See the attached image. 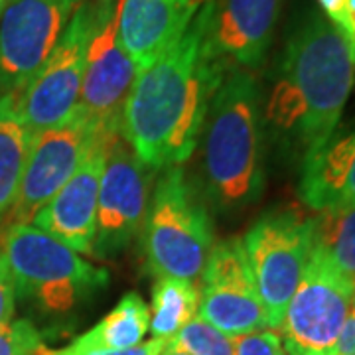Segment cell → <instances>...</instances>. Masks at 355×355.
<instances>
[{
  "label": "cell",
  "instance_id": "obj_23",
  "mask_svg": "<svg viewBox=\"0 0 355 355\" xmlns=\"http://www.w3.org/2000/svg\"><path fill=\"white\" fill-rule=\"evenodd\" d=\"M42 336L30 320H12L0 328V355H38Z\"/></svg>",
  "mask_w": 355,
  "mask_h": 355
},
{
  "label": "cell",
  "instance_id": "obj_26",
  "mask_svg": "<svg viewBox=\"0 0 355 355\" xmlns=\"http://www.w3.org/2000/svg\"><path fill=\"white\" fill-rule=\"evenodd\" d=\"M318 2L326 14V18L342 32L343 38L347 40L355 58V24L352 20V14L347 10V0H318Z\"/></svg>",
  "mask_w": 355,
  "mask_h": 355
},
{
  "label": "cell",
  "instance_id": "obj_13",
  "mask_svg": "<svg viewBox=\"0 0 355 355\" xmlns=\"http://www.w3.org/2000/svg\"><path fill=\"white\" fill-rule=\"evenodd\" d=\"M119 4V2H116ZM137 79V65L116 36V6L103 18L87 50L77 113L107 140L121 139L123 111Z\"/></svg>",
  "mask_w": 355,
  "mask_h": 355
},
{
  "label": "cell",
  "instance_id": "obj_29",
  "mask_svg": "<svg viewBox=\"0 0 355 355\" xmlns=\"http://www.w3.org/2000/svg\"><path fill=\"white\" fill-rule=\"evenodd\" d=\"M164 355H190V354H186L184 349H178V347H170V345H168V340H166Z\"/></svg>",
  "mask_w": 355,
  "mask_h": 355
},
{
  "label": "cell",
  "instance_id": "obj_16",
  "mask_svg": "<svg viewBox=\"0 0 355 355\" xmlns=\"http://www.w3.org/2000/svg\"><path fill=\"white\" fill-rule=\"evenodd\" d=\"M203 0H119L116 36L137 65H153L186 32Z\"/></svg>",
  "mask_w": 355,
  "mask_h": 355
},
{
  "label": "cell",
  "instance_id": "obj_12",
  "mask_svg": "<svg viewBox=\"0 0 355 355\" xmlns=\"http://www.w3.org/2000/svg\"><path fill=\"white\" fill-rule=\"evenodd\" d=\"M198 316L229 338L268 330L249 259L241 239L211 247L200 277Z\"/></svg>",
  "mask_w": 355,
  "mask_h": 355
},
{
  "label": "cell",
  "instance_id": "obj_24",
  "mask_svg": "<svg viewBox=\"0 0 355 355\" xmlns=\"http://www.w3.org/2000/svg\"><path fill=\"white\" fill-rule=\"evenodd\" d=\"M235 355H288L279 331L261 330L233 338Z\"/></svg>",
  "mask_w": 355,
  "mask_h": 355
},
{
  "label": "cell",
  "instance_id": "obj_3",
  "mask_svg": "<svg viewBox=\"0 0 355 355\" xmlns=\"http://www.w3.org/2000/svg\"><path fill=\"white\" fill-rule=\"evenodd\" d=\"M203 137L205 196L221 214L253 205L265 191L261 89L251 71L231 65L211 99Z\"/></svg>",
  "mask_w": 355,
  "mask_h": 355
},
{
  "label": "cell",
  "instance_id": "obj_8",
  "mask_svg": "<svg viewBox=\"0 0 355 355\" xmlns=\"http://www.w3.org/2000/svg\"><path fill=\"white\" fill-rule=\"evenodd\" d=\"M354 292L355 280L312 247L302 280L292 294L280 326L286 354L336 355Z\"/></svg>",
  "mask_w": 355,
  "mask_h": 355
},
{
  "label": "cell",
  "instance_id": "obj_30",
  "mask_svg": "<svg viewBox=\"0 0 355 355\" xmlns=\"http://www.w3.org/2000/svg\"><path fill=\"white\" fill-rule=\"evenodd\" d=\"M347 10L352 14V20H354L355 24V0H347Z\"/></svg>",
  "mask_w": 355,
  "mask_h": 355
},
{
  "label": "cell",
  "instance_id": "obj_19",
  "mask_svg": "<svg viewBox=\"0 0 355 355\" xmlns=\"http://www.w3.org/2000/svg\"><path fill=\"white\" fill-rule=\"evenodd\" d=\"M148 328L150 308L140 298V294L127 292L99 324H95L71 343L95 349H125L142 343Z\"/></svg>",
  "mask_w": 355,
  "mask_h": 355
},
{
  "label": "cell",
  "instance_id": "obj_15",
  "mask_svg": "<svg viewBox=\"0 0 355 355\" xmlns=\"http://www.w3.org/2000/svg\"><path fill=\"white\" fill-rule=\"evenodd\" d=\"M113 144H97L62 190L34 217V227L42 229L71 247L77 253H89L95 237L99 186Z\"/></svg>",
  "mask_w": 355,
  "mask_h": 355
},
{
  "label": "cell",
  "instance_id": "obj_2",
  "mask_svg": "<svg viewBox=\"0 0 355 355\" xmlns=\"http://www.w3.org/2000/svg\"><path fill=\"white\" fill-rule=\"evenodd\" d=\"M355 83V58L343 34L316 8L296 18L284 42L265 121L306 160L340 127Z\"/></svg>",
  "mask_w": 355,
  "mask_h": 355
},
{
  "label": "cell",
  "instance_id": "obj_4",
  "mask_svg": "<svg viewBox=\"0 0 355 355\" xmlns=\"http://www.w3.org/2000/svg\"><path fill=\"white\" fill-rule=\"evenodd\" d=\"M214 247L207 205L182 166L162 168L142 225V253L156 279L196 280Z\"/></svg>",
  "mask_w": 355,
  "mask_h": 355
},
{
  "label": "cell",
  "instance_id": "obj_25",
  "mask_svg": "<svg viewBox=\"0 0 355 355\" xmlns=\"http://www.w3.org/2000/svg\"><path fill=\"white\" fill-rule=\"evenodd\" d=\"M166 340L153 338L150 342H142L125 349H95V347H79L69 343L62 349H50L51 355H164Z\"/></svg>",
  "mask_w": 355,
  "mask_h": 355
},
{
  "label": "cell",
  "instance_id": "obj_32",
  "mask_svg": "<svg viewBox=\"0 0 355 355\" xmlns=\"http://www.w3.org/2000/svg\"><path fill=\"white\" fill-rule=\"evenodd\" d=\"M4 4H6V0H0V12H2V8H4Z\"/></svg>",
  "mask_w": 355,
  "mask_h": 355
},
{
  "label": "cell",
  "instance_id": "obj_5",
  "mask_svg": "<svg viewBox=\"0 0 355 355\" xmlns=\"http://www.w3.org/2000/svg\"><path fill=\"white\" fill-rule=\"evenodd\" d=\"M0 251L10 268L16 296L48 314H65L109 284V272L34 225L4 229Z\"/></svg>",
  "mask_w": 355,
  "mask_h": 355
},
{
  "label": "cell",
  "instance_id": "obj_1",
  "mask_svg": "<svg viewBox=\"0 0 355 355\" xmlns=\"http://www.w3.org/2000/svg\"><path fill=\"white\" fill-rule=\"evenodd\" d=\"M209 0L186 32L140 71L128 93L121 137L154 170L184 164L202 137L207 111L231 65L203 48Z\"/></svg>",
  "mask_w": 355,
  "mask_h": 355
},
{
  "label": "cell",
  "instance_id": "obj_22",
  "mask_svg": "<svg viewBox=\"0 0 355 355\" xmlns=\"http://www.w3.org/2000/svg\"><path fill=\"white\" fill-rule=\"evenodd\" d=\"M168 345L184 349L190 355H235L233 338L221 334L200 316L193 318L174 338H170Z\"/></svg>",
  "mask_w": 355,
  "mask_h": 355
},
{
  "label": "cell",
  "instance_id": "obj_11",
  "mask_svg": "<svg viewBox=\"0 0 355 355\" xmlns=\"http://www.w3.org/2000/svg\"><path fill=\"white\" fill-rule=\"evenodd\" d=\"M81 0H6L0 12V95L20 93L46 64Z\"/></svg>",
  "mask_w": 355,
  "mask_h": 355
},
{
  "label": "cell",
  "instance_id": "obj_10",
  "mask_svg": "<svg viewBox=\"0 0 355 355\" xmlns=\"http://www.w3.org/2000/svg\"><path fill=\"white\" fill-rule=\"evenodd\" d=\"M154 168L146 166L125 140H116L107 154L99 186L95 237L89 253L109 261L140 235L150 203Z\"/></svg>",
  "mask_w": 355,
  "mask_h": 355
},
{
  "label": "cell",
  "instance_id": "obj_7",
  "mask_svg": "<svg viewBox=\"0 0 355 355\" xmlns=\"http://www.w3.org/2000/svg\"><path fill=\"white\" fill-rule=\"evenodd\" d=\"M243 245L268 330L279 331L312 254L314 217L294 207L270 209L247 231Z\"/></svg>",
  "mask_w": 355,
  "mask_h": 355
},
{
  "label": "cell",
  "instance_id": "obj_14",
  "mask_svg": "<svg viewBox=\"0 0 355 355\" xmlns=\"http://www.w3.org/2000/svg\"><path fill=\"white\" fill-rule=\"evenodd\" d=\"M280 0H209L203 48L209 58L254 71L265 64Z\"/></svg>",
  "mask_w": 355,
  "mask_h": 355
},
{
  "label": "cell",
  "instance_id": "obj_27",
  "mask_svg": "<svg viewBox=\"0 0 355 355\" xmlns=\"http://www.w3.org/2000/svg\"><path fill=\"white\" fill-rule=\"evenodd\" d=\"M16 310V284H14L10 268L0 251V328L8 326L14 320Z\"/></svg>",
  "mask_w": 355,
  "mask_h": 355
},
{
  "label": "cell",
  "instance_id": "obj_6",
  "mask_svg": "<svg viewBox=\"0 0 355 355\" xmlns=\"http://www.w3.org/2000/svg\"><path fill=\"white\" fill-rule=\"evenodd\" d=\"M119 0H81L46 64L16 93V109L34 137L62 127L77 109L87 50L103 18Z\"/></svg>",
  "mask_w": 355,
  "mask_h": 355
},
{
  "label": "cell",
  "instance_id": "obj_28",
  "mask_svg": "<svg viewBox=\"0 0 355 355\" xmlns=\"http://www.w3.org/2000/svg\"><path fill=\"white\" fill-rule=\"evenodd\" d=\"M336 355H355V292L347 318L343 322L340 340L336 345Z\"/></svg>",
  "mask_w": 355,
  "mask_h": 355
},
{
  "label": "cell",
  "instance_id": "obj_21",
  "mask_svg": "<svg viewBox=\"0 0 355 355\" xmlns=\"http://www.w3.org/2000/svg\"><path fill=\"white\" fill-rule=\"evenodd\" d=\"M314 247L355 280V205L316 211Z\"/></svg>",
  "mask_w": 355,
  "mask_h": 355
},
{
  "label": "cell",
  "instance_id": "obj_20",
  "mask_svg": "<svg viewBox=\"0 0 355 355\" xmlns=\"http://www.w3.org/2000/svg\"><path fill=\"white\" fill-rule=\"evenodd\" d=\"M200 286L191 280L162 277L153 286L150 328L154 338L170 340L198 316Z\"/></svg>",
  "mask_w": 355,
  "mask_h": 355
},
{
  "label": "cell",
  "instance_id": "obj_18",
  "mask_svg": "<svg viewBox=\"0 0 355 355\" xmlns=\"http://www.w3.org/2000/svg\"><path fill=\"white\" fill-rule=\"evenodd\" d=\"M32 135L16 109V95H0V233L22 182Z\"/></svg>",
  "mask_w": 355,
  "mask_h": 355
},
{
  "label": "cell",
  "instance_id": "obj_17",
  "mask_svg": "<svg viewBox=\"0 0 355 355\" xmlns=\"http://www.w3.org/2000/svg\"><path fill=\"white\" fill-rule=\"evenodd\" d=\"M298 196L314 211L355 205V125L302 160Z\"/></svg>",
  "mask_w": 355,
  "mask_h": 355
},
{
  "label": "cell",
  "instance_id": "obj_31",
  "mask_svg": "<svg viewBox=\"0 0 355 355\" xmlns=\"http://www.w3.org/2000/svg\"><path fill=\"white\" fill-rule=\"evenodd\" d=\"M38 355H51V352H50V349H48V347H46V345H44V347L40 349Z\"/></svg>",
  "mask_w": 355,
  "mask_h": 355
},
{
  "label": "cell",
  "instance_id": "obj_9",
  "mask_svg": "<svg viewBox=\"0 0 355 355\" xmlns=\"http://www.w3.org/2000/svg\"><path fill=\"white\" fill-rule=\"evenodd\" d=\"M114 142L116 140L99 137L77 109L62 127L34 135L18 196L4 219L2 233L10 225H30L36 214L69 182L97 144Z\"/></svg>",
  "mask_w": 355,
  "mask_h": 355
}]
</instances>
